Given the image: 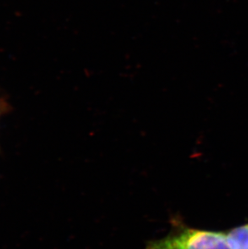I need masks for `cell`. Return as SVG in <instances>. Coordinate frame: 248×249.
Returning <instances> with one entry per match:
<instances>
[{
  "label": "cell",
  "mask_w": 248,
  "mask_h": 249,
  "mask_svg": "<svg viewBox=\"0 0 248 249\" xmlns=\"http://www.w3.org/2000/svg\"><path fill=\"white\" fill-rule=\"evenodd\" d=\"M233 249H248V224L234 228L227 233Z\"/></svg>",
  "instance_id": "cell-2"
},
{
  "label": "cell",
  "mask_w": 248,
  "mask_h": 249,
  "mask_svg": "<svg viewBox=\"0 0 248 249\" xmlns=\"http://www.w3.org/2000/svg\"><path fill=\"white\" fill-rule=\"evenodd\" d=\"M145 249H233L227 233L185 228L165 237L152 240Z\"/></svg>",
  "instance_id": "cell-1"
}]
</instances>
